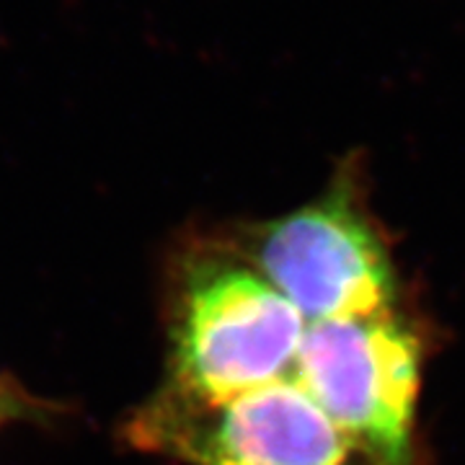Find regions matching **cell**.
<instances>
[{
  "instance_id": "cell-1",
  "label": "cell",
  "mask_w": 465,
  "mask_h": 465,
  "mask_svg": "<svg viewBox=\"0 0 465 465\" xmlns=\"http://www.w3.org/2000/svg\"><path fill=\"white\" fill-rule=\"evenodd\" d=\"M308 321L225 238L176 262L163 391L223 401L292 378Z\"/></svg>"
},
{
  "instance_id": "cell-2",
  "label": "cell",
  "mask_w": 465,
  "mask_h": 465,
  "mask_svg": "<svg viewBox=\"0 0 465 465\" xmlns=\"http://www.w3.org/2000/svg\"><path fill=\"white\" fill-rule=\"evenodd\" d=\"M308 323L401 311L391 246L367 202L365 163L344 158L311 202L223 235Z\"/></svg>"
},
{
  "instance_id": "cell-3",
  "label": "cell",
  "mask_w": 465,
  "mask_h": 465,
  "mask_svg": "<svg viewBox=\"0 0 465 465\" xmlns=\"http://www.w3.org/2000/svg\"><path fill=\"white\" fill-rule=\"evenodd\" d=\"M124 434L189 465H385L347 434L295 378L223 401L153 393Z\"/></svg>"
},
{
  "instance_id": "cell-4",
  "label": "cell",
  "mask_w": 465,
  "mask_h": 465,
  "mask_svg": "<svg viewBox=\"0 0 465 465\" xmlns=\"http://www.w3.org/2000/svg\"><path fill=\"white\" fill-rule=\"evenodd\" d=\"M292 378L382 463L411 465L424 344L403 311L308 323Z\"/></svg>"
},
{
  "instance_id": "cell-5",
  "label": "cell",
  "mask_w": 465,
  "mask_h": 465,
  "mask_svg": "<svg viewBox=\"0 0 465 465\" xmlns=\"http://www.w3.org/2000/svg\"><path fill=\"white\" fill-rule=\"evenodd\" d=\"M26 409H29V401L24 396V391H18L8 378H0V424Z\"/></svg>"
}]
</instances>
